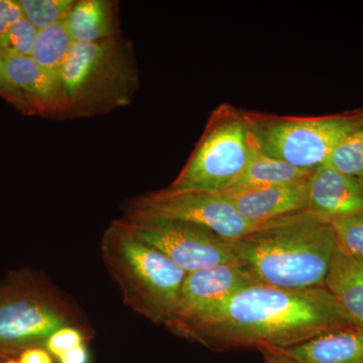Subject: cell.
<instances>
[{
	"mask_svg": "<svg viewBox=\"0 0 363 363\" xmlns=\"http://www.w3.org/2000/svg\"><path fill=\"white\" fill-rule=\"evenodd\" d=\"M352 328L325 286L285 290L257 283L184 323L168 327L179 337L210 350H283L337 329Z\"/></svg>",
	"mask_w": 363,
	"mask_h": 363,
	"instance_id": "1",
	"label": "cell"
},
{
	"mask_svg": "<svg viewBox=\"0 0 363 363\" xmlns=\"http://www.w3.org/2000/svg\"><path fill=\"white\" fill-rule=\"evenodd\" d=\"M229 245L257 283L305 290L324 286L337 240L329 222L305 210L259 224Z\"/></svg>",
	"mask_w": 363,
	"mask_h": 363,
	"instance_id": "2",
	"label": "cell"
},
{
	"mask_svg": "<svg viewBox=\"0 0 363 363\" xmlns=\"http://www.w3.org/2000/svg\"><path fill=\"white\" fill-rule=\"evenodd\" d=\"M63 119L105 116L128 106L140 88L135 49L123 37L74 44L59 73Z\"/></svg>",
	"mask_w": 363,
	"mask_h": 363,
	"instance_id": "3",
	"label": "cell"
},
{
	"mask_svg": "<svg viewBox=\"0 0 363 363\" xmlns=\"http://www.w3.org/2000/svg\"><path fill=\"white\" fill-rule=\"evenodd\" d=\"M101 253L124 304L154 324L168 323L187 274L128 233L119 220L105 230Z\"/></svg>",
	"mask_w": 363,
	"mask_h": 363,
	"instance_id": "4",
	"label": "cell"
},
{
	"mask_svg": "<svg viewBox=\"0 0 363 363\" xmlns=\"http://www.w3.org/2000/svg\"><path fill=\"white\" fill-rule=\"evenodd\" d=\"M255 149L296 168L315 171L363 124V108L321 116H279L242 109Z\"/></svg>",
	"mask_w": 363,
	"mask_h": 363,
	"instance_id": "5",
	"label": "cell"
},
{
	"mask_svg": "<svg viewBox=\"0 0 363 363\" xmlns=\"http://www.w3.org/2000/svg\"><path fill=\"white\" fill-rule=\"evenodd\" d=\"M257 152L242 109L222 104L210 114L199 142L168 188L223 192L247 169Z\"/></svg>",
	"mask_w": 363,
	"mask_h": 363,
	"instance_id": "6",
	"label": "cell"
},
{
	"mask_svg": "<svg viewBox=\"0 0 363 363\" xmlns=\"http://www.w3.org/2000/svg\"><path fill=\"white\" fill-rule=\"evenodd\" d=\"M71 306L39 279H11L0 286V354L14 358L45 347L59 329L80 327Z\"/></svg>",
	"mask_w": 363,
	"mask_h": 363,
	"instance_id": "7",
	"label": "cell"
},
{
	"mask_svg": "<svg viewBox=\"0 0 363 363\" xmlns=\"http://www.w3.org/2000/svg\"><path fill=\"white\" fill-rule=\"evenodd\" d=\"M121 220L130 223L180 221L209 229L226 241L245 235L255 226L247 223L219 193L166 188L138 196L123 207Z\"/></svg>",
	"mask_w": 363,
	"mask_h": 363,
	"instance_id": "8",
	"label": "cell"
},
{
	"mask_svg": "<svg viewBox=\"0 0 363 363\" xmlns=\"http://www.w3.org/2000/svg\"><path fill=\"white\" fill-rule=\"evenodd\" d=\"M118 220L128 233L164 253L186 274L240 262L229 241L205 227L180 221L130 223Z\"/></svg>",
	"mask_w": 363,
	"mask_h": 363,
	"instance_id": "9",
	"label": "cell"
},
{
	"mask_svg": "<svg viewBox=\"0 0 363 363\" xmlns=\"http://www.w3.org/2000/svg\"><path fill=\"white\" fill-rule=\"evenodd\" d=\"M252 272L240 262L208 267L186 276L175 313L164 326L184 323L245 286L257 284Z\"/></svg>",
	"mask_w": 363,
	"mask_h": 363,
	"instance_id": "10",
	"label": "cell"
},
{
	"mask_svg": "<svg viewBox=\"0 0 363 363\" xmlns=\"http://www.w3.org/2000/svg\"><path fill=\"white\" fill-rule=\"evenodd\" d=\"M307 210L329 223L363 213V182L328 164L319 167L308 180Z\"/></svg>",
	"mask_w": 363,
	"mask_h": 363,
	"instance_id": "11",
	"label": "cell"
},
{
	"mask_svg": "<svg viewBox=\"0 0 363 363\" xmlns=\"http://www.w3.org/2000/svg\"><path fill=\"white\" fill-rule=\"evenodd\" d=\"M9 82L25 98L32 116L64 117L59 75L45 70L32 57L0 55Z\"/></svg>",
	"mask_w": 363,
	"mask_h": 363,
	"instance_id": "12",
	"label": "cell"
},
{
	"mask_svg": "<svg viewBox=\"0 0 363 363\" xmlns=\"http://www.w3.org/2000/svg\"><path fill=\"white\" fill-rule=\"evenodd\" d=\"M308 180L219 194L231 203L247 223L257 226L285 215L307 210Z\"/></svg>",
	"mask_w": 363,
	"mask_h": 363,
	"instance_id": "13",
	"label": "cell"
},
{
	"mask_svg": "<svg viewBox=\"0 0 363 363\" xmlns=\"http://www.w3.org/2000/svg\"><path fill=\"white\" fill-rule=\"evenodd\" d=\"M324 286L337 301L351 327L363 330V257L336 245Z\"/></svg>",
	"mask_w": 363,
	"mask_h": 363,
	"instance_id": "14",
	"label": "cell"
},
{
	"mask_svg": "<svg viewBox=\"0 0 363 363\" xmlns=\"http://www.w3.org/2000/svg\"><path fill=\"white\" fill-rule=\"evenodd\" d=\"M281 351L297 363H363V330L328 331Z\"/></svg>",
	"mask_w": 363,
	"mask_h": 363,
	"instance_id": "15",
	"label": "cell"
},
{
	"mask_svg": "<svg viewBox=\"0 0 363 363\" xmlns=\"http://www.w3.org/2000/svg\"><path fill=\"white\" fill-rule=\"evenodd\" d=\"M65 23L74 44H97L121 37L118 2L112 0H78Z\"/></svg>",
	"mask_w": 363,
	"mask_h": 363,
	"instance_id": "16",
	"label": "cell"
},
{
	"mask_svg": "<svg viewBox=\"0 0 363 363\" xmlns=\"http://www.w3.org/2000/svg\"><path fill=\"white\" fill-rule=\"evenodd\" d=\"M313 172L314 171L296 168L288 162L264 156L257 152L247 169L223 192L298 183L307 181Z\"/></svg>",
	"mask_w": 363,
	"mask_h": 363,
	"instance_id": "17",
	"label": "cell"
},
{
	"mask_svg": "<svg viewBox=\"0 0 363 363\" xmlns=\"http://www.w3.org/2000/svg\"><path fill=\"white\" fill-rule=\"evenodd\" d=\"M73 45L65 21H61L39 30L32 58L45 70L59 75Z\"/></svg>",
	"mask_w": 363,
	"mask_h": 363,
	"instance_id": "18",
	"label": "cell"
},
{
	"mask_svg": "<svg viewBox=\"0 0 363 363\" xmlns=\"http://www.w3.org/2000/svg\"><path fill=\"white\" fill-rule=\"evenodd\" d=\"M326 164L363 182V124L339 143Z\"/></svg>",
	"mask_w": 363,
	"mask_h": 363,
	"instance_id": "19",
	"label": "cell"
},
{
	"mask_svg": "<svg viewBox=\"0 0 363 363\" xmlns=\"http://www.w3.org/2000/svg\"><path fill=\"white\" fill-rule=\"evenodd\" d=\"M23 18L38 30L66 21L75 0H18Z\"/></svg>",
	"mask_w": 363,
	"mask_h": 363,
	"instance_id": "20",
	"label": "cell"
},
{
	"mask_svg": "<svg viewBox=\"0 0 363 363\" xmlns=\"http://www.w3.org/2000/svg\"><path fill=\"white\" fill-rule=\"evenodd\" d=\"M38 33L30 21L21 18L0 37V55L32 57Z\"/></svg>",
	"mask_w": 363,
	"mask_h": 363,
	"instance_id": "21",
	"label": "cell"
},
{
	"mask_svg": "<svg viewBox=\"0 0 363 363\" xmlns=\"http://www.w3.org/2000/svg\"><path fill=\"white\" fill-rule=\"evenodd\" d=\"M330 224L339 247L363 257V213L335 219Z\"/></svg>",
	"mask_w": 363,
	"mask_h": 363,
	"instance_id": "22",
	"label": "cell"
},
{
	"mask_svg": "<svg viewBox=\"0 0 363 363\" xmlns=\"http://www.w3.org/2000/svg\"><path fill=\"white\" fill-rule=\"evenodd\" d=\"M85 343H87V335L81 327L67 326L55 332L48 339L45 348L55 359H58L68 351Z\"/></svg>",
	"mask_w": 363,
	"mask_h": 363,
	"instance_id": "23",
	"label": "cell"
},
{
	"mask_svg": "<svg viewBox=\"0 0 363 363\" xmlns=\"http://www.w3.org/2000/svg\"><path fill=\"white\" fill-rule=\"evenodd\" d=\"M0 96L13 105L21 113L26 114V116H32V112H30V107L26 104L25 98L21 96V93L9 82L6 70H4L1 56H0Z\"/></svg>",
	"mask_w": 363,
	"mask_h": 363,
	"instance_id": "24",
	"label": "cell"
},
{
	"mask_svg": "<svg viewBox=\"0 0 363 363\" xmlns=\"http://www.w3.org/2000/svg\"><path fill=\"white\" fill-rule=\"evenodd\" d=\"M23 18L18 0H0V37Z\"/></svg>",
	"mask_w": 363,
	"mask_h": 363,
	"instance_id": "25",
	"label": "cell"
},
{
	"mask_svg": "<svg viewBox=\"0 0 363 363\" xmlns=\"http://www.w3.org/2000/svg\"><path fill=\"white\" fill-rule=\"evenodd\" d=\"M18 363H54V357L45 347L28 348L21 353Z\"/></svg>",
	"mask_w": 363,
	"mask_h": 363,
	"instance_id": "26",
	"label": "cell"
},
{
	"mask_svg": "<svg viewBox=\"0 0 363 363\" xmlns=\"http://www.w3.org/2000/svg\"><path fill=\"white\" fill-rule=\"evenodd\" d=\"M89 351L87 343L79 345L68 351L57 359L59 363H89Z\"/></svg>",
	"mask_w": 363,
	"mask_h": 363,
	"instance_id": "27",
	"label": "cell"
},
{
	"mask_svg": "<svg viewBox=\"0 0 363 363\" xmlns=\"http://www.w3.org/2000/svg\"><path fill=\"white\" fill-rule=\"evenodd\" d=\"M264 357V363H297L288 357L281 350H262Z\"/></svg>",
	"mask_w": 363,
	"mask_h": 363,
	"instance_id": "28",
	"label": "cell"
},
{
	"mask_svg": "<svg viewBox=\"0 0 363 363\" xmlns=\"http://www.w3.org/2000/svg\"><path fill=\"white\" fill-rule=\"evenodd\" d=\"M2 363H18V359L16 358H9V359L4 360Z\"/></svg>",
	"mask_w": 363,
	"mask_h": 363,
	"instance_id": "29",
	"label": "cell"
},
{
	"mask_svg": "<svg viewBox=\"0 0 363 363\" xmlns=\"http://www.w3.org/2000/svg\"><path fill=\"white\" fill-rule=\"evenodd\" d=\"M9 359V357H4V355L0 354V363L4 362V360Z\"/></svg>",
	"mask_w": 363,
	"mask_h": 363,
	"instance_id": "30",
	"label": "cell"
}]
</instances>
